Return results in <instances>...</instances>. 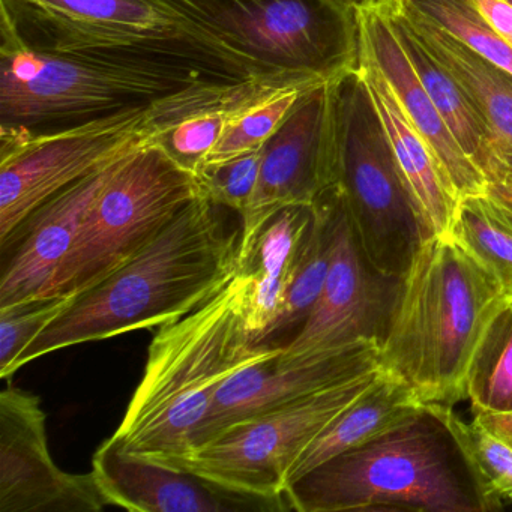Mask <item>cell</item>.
<instances>
[{
  "label": "cell",
  "mask_w": 512,
  "mask_h": 512,
  "mask_svg": "<svg viewBox=\"0 0 512 512\" xmlns=\"http://www.w3.org/2000/svg\"><path fill=\"white\" fill-rule=\"evenodd\" d=\"M491 182H503V184L512 185V152L503 157L499 170H497L496 176Z\"/></svg>",
  "instance_id": "35"
},
{
  "label": "cell",
  "mask_w": 512,
  "mask_h": 512,
  "mask_svg": "<svg viewBox=\"0 0 512 512\" xmlns=\"http://www.w3.org/2000/svg\"><path fill=\"white\" fill-rule=\"evenodd\" d=\"M241 227L220 206L194 199L133 259L71 296L65 310L26 347L14 371L89 341L176 322L205 304L235 275Z\"/></svg>",
  "instance_id": "1"
},
{
  "label": "cell",
  "mask_w": 512,
  "mask_h": 512,
  "mask_svg": "<svg viewBox=\"0 0 512 512\" xmlns=\"http://www.w3.org/2000/svg\"><path fill=\"white\" fill-rule=\"evenodd\" d=\"M467 398L473 412L512 410V302L482 337L467 379Z\"/></svg>",
  "instance_id": "27"
},
{
  "label": "cell",
  "mask_w": 512,
  "mask_h": 512,
  "mask_svg": "<svg viewBox=\"0 0 512 512\" xmlns=\"http://www.w3.org/2000/svg\"><path fill=\"white\" fill-rule=\"evenodd\" d=\"M158 119L160 98L56 130L0 128V245L56 194L152 140Z\"/></svg>",
  "instance_id": "9"
},
{
  "label": "cell",
  "mask_w": 512,
  "mask_h": 512,
  "mask_svg": "<svg viewBox=\"0 0 512 512\" xmlns=\"http://www.w3.org/2000/svg\"><path fill=\"white\" fill-rule=\"evenodd\" d=\"M337 205L338 185L323 194L314 205L313 223L302 247L286 308L266 346H272L275 341L278 346V341L286 340L287 343L292 340L313 311L328 277Z\"/></svg>",
  "instance_id": "24"
},
{
  "label": "cell",
  "mask_w": 512,
  "mask_h": 512,
  "mask_svg": "<svg viewBox=\"0 0 512 512\" xmlns=\"http://www.w3.org/2000/svg\"><path fill=\"white\" fill-rule=\"evenodd\" d=\"M359 35L394 89L398 101L439 161L460 200L488 190L487 176L470 160L446 125L410 64L379 0L358 8Z\"/></svg>",
  "instance_id": "18"
},
{
  "label": "cell",
  "mask_w": 512,
  "mask_h": 512,
  "mask_svg": "<svg viewBox=\"0 0 512 512\" xmlns=\"http://www.w3.org/2000/svg\"><path fill=\"white\" fill-rule=\"evenodd\" d=\"M121 160L56 194L0 245V310L46 299L89 206Z\"/></svg>",
  "instance_id": "16"
},
{
  "label": "cell",
  "mask_w": 512,
  "mask_h": 512,
  "mask_svg": "<svg viewBox=\"0 0 512 512\" xmlns=\"http://www.w3.org/2000/svg\"><path fill=\"white\" fill-rule=\"evenodd\" d=\"M335 80L308 88L263 146L259 179L241 215L239 251L247 250L278 212L316 205L338 184Z\"/></svg>",
  "instance_id": "12"
},
{
  "label": "cell",
  "mask_w": 512,
  "mask_h": 512,
  "mask_svg": "<svg viewBox=\"0 0 512 512\" xmlns=\"http://www.w3.org/2000/svg\"><path fill=\"white\" fill-rule=\"evenodd\" d=\"M0 35L2 127L56 130L191 86L229 82L188 65L41 52L29 47L5 16Z\"/></svg>",
  "instance_id": "6"
},
{
  "label": "cell",
  "mask_w": 512,
  "mask_h": 512,
  "mask_svg": "<svg viewBox=\"0 0 512 512\" xmlns=\"http://www.w3.org/2000/svg\"><path fill=\"white\" fill-rule=\"evenodd\" d=\"M403 278L385 277L368 262L338 188L334 244L322 293L298 334L277 361L296 364L332 350L373 340L382 346Z\"/></svg>",
  "instance_id": "13"
},
{
  "label": "cell",
  "mask_w": 512,
  "mask_h": 512,
  "mask_svg": "<svg viewBox=\"0 0 512 512\" xmlns=\"http://www.w3.org/2000/svg\"><path fill=\"white\" fill-rule=\"evenodd\" d=\"M290 511L490 512L457 439L431 410L286 488Z\"/></svg>",
  "instance_id": "4"
},
{
  "label": "cell",
  "mask_w": 512,
  "mask_h": 512,
  "mask_svg": "<svg viewBox=\"0 0 512 512\" xmlns=\"http://www.w3.org/2000/svg\"><path fill=\"white\" fill-rule=\"evenodd\" d=\"M107 502L92 472L73 475L53 460L40 397L8 386L0 394V512H95Z\"/></svg>",
  "instance_id": "14"
},
{
  "label": "cell",
  "mask_w": 512,
  "mask_h": 512,
  "mask_svg": "<svg viewBox=\"0 0 512 512\" xmlns=\"http://www.w3.org/2000/svg\"><path fill=\"white\" fill-rule=\"evenodd\" d=\"M430 407L457 439L490 511L512 503V446L475 418L463 421L448 404L431 403Z\"/></svg>",
  "instance_id": "26"
},
{
  "label": "cell",
  "mask_w": 512,
  "mask_h": 512,
  "mask_svg": "<svg viewBox=\"0 0 512 512\" xmlns=\"http://www.w3.org/2000/svg\"><path fill=\"white\" fill-rule=\"evenodd\" d=\"M509 304L496 278L452 235L422 242L380 347V368L425 404L467 398V379L488 326Z\"/></svg>",
  "instance_id": "3"
},
{
  "label": "cell",
  "mask_w": 512,
  "mask_h": 512,
  "mask_svg": "<svg viewBox=\"0 0 512 512\" xmlns=\"http://www.w3.org/2000/svg\"><path fill=\"white\" fill-rule=\"evenodd\" d=\"M71 298H46L0 310V377L7 379L16 371L26 347L67 307Z\"/></svg>",
  "instance_id": "30"
},
{
  "label": "cell",
  "mask_w": 512,
  "mask_h": 512,
  "mask_svg": "<svg viewBox=\"0 0 512 512\" xmlns=\"http://www.w3.org/2000/svg\"><path fill=\"white\" fill-rule=\"evenodd\" d=\"M334 2H338L341 5H347V7L352 8H361L364 5L371 4L374 0H334Z\"/></svg>",
  "instance_id": "36"
},
{
  "label": "cell",
  "mask_w": 512,
  "mask_h": 512,
  "mask_svg": "<svg viewBox=\"0 0 512 512\" xmlns=\"http://www.w3.org/2000/svg\"><path fill=\"white\" fill-rule=\"evenodd\" d=\"M473 418L487 430L512 446V410L509 412H473Z\"/></svg>",
  "instance_id": "33"
},
{
  "label": "cell",
  "mask_w": 512,
  "mask_h": 512,
  "mask_svg": "<svg viewBox=\"0 0 512 512\" xmlns=\"http://www.w3.org/2000/svg\"><path fill=\"white\" fill-rule=\"evenodd\" d=\"M379 2L434 106L445 119L446 125L463 151L484 172L490 182L499 166V154L487 125L482 121L463 89L428 55L427 50L416 40L415 35L404 25L403 20L389 7L388 2L386 0H379Z\"/></svg>",
  "instance_id": "23"
},
{
  "label": "cell",
  "mask_w": 512,
  "mask_h": 512,
  "mask_svg": "<svg viewBox=\"0 0 512 512\" xmlns=\"http://www.w3.org/2000/svg\"><path fill=\"white\" fill-rule=\"evenodd\" d=\"M269 73L331 80L358 67V8L334 0H173Z\"/></svg>",
  "instance_id": "11"
},
{
  "label": "cell",
  "mask_w": 512,
  "mask_h": 512,
  "mask_svg": "<svg viewBox=\"0 0 512 512\" xmlns=\"http://www.w3.org/2000/svg\"><path fill=\"white\" fill-rule=\"evenodd\" d=\"M475 4L494 32L512 47V5L508 0H475Z\"/></svg>",
  "instance_id": "32"
},
{
  "label": "cell",
  "mask_w": 512,
  "mask_h": 512,
  "mask_svg": "<svg viewBox=\"0 0 512 512\" xmlns=\"http://www.w3.org/2000/svg\"><path fill=\"white\" fill-rule=\"evenodd\" d=\"M451 235L496 278L512 302V211L490 191L460 200Z\"/></svg>",
  "instance_id": "25"
},
{
  "label": "cell",
  "mask_w": 512,
  "mask_h": 512,
  "mask_svg": "<svg viewBox=\"0 0 512 512\" xmlns=\"http://www.w3.org/2000/svg\"><path fill=\"white\" fill-rule=\"evenodd\" d=\"M434 25L512 74V47L482 16L475 0H404Z\"/></svg>",
  "instance_id": "29"
},
{
  "label": "cell",
  "mask_w": 512,
  "mask_h": 512,
  "mask_svg": "<svg viewBox=\"0 0 512 512\" xmlns=\"http://www.w3.org/2000/svg\"><path fill=\"white\" fill-rule=\"evenodd\" d=\"M325 80H307L284 86L262 100L248 107L241 116L227 128L214 151L206 158L202 167L224 163L241 155L260 151L269 139L277 133L278 128L286 121L301 95L311 86ZM200 167V169H202Z\"/></svg>",
  "instance_id": "28"
},
{
  "label": "cell",
  "mask_w": 512,
  "mask_h": 512,
  "mask_svg": "<svg viewBox=\"0 0 512 512\" xmlns=\"http://www.w3.org/2000/svg\"><path fill=\"white\" fill-rule=\"evenodd\" d=\"M425 409L427 404L409 383L379 368L371 385L299 455L286 488L325 461L395 430Z\"/></svg>",
  "instance_id": "22"
},
{
  "label": "cell",
  "mask_w": 512,
  "mask_h": 512,
  "mask_svg": "<svg viewBox=\"0 0 512 512\" xmlns=\"http://www.w3.org/2000/svg\"><path fill=\"white\" fill-rule=\"evenodd\" d=\"M379 368L238 422L200 443L190 454L160 464L193 473L235 493L280 503L290 511L286 485L293 463L371 385Z\"/></svg>",
  "instance_id": "10"
},
{
  "label": "cell",
  "mask_w": 512,
  "mask_h": 512,
  "mask_svg": "<svg viewBox=\"0 0 512 512\" xmlns=\"http://www.w3.org/2000/svg\"><path fill=\"white\" fill-rule=\"evenodd\" d=\"M338 188L370 265L403 278L424 242L382 119L359 67L335 80Z\"/></svg>",
  "instance_id": "8"
},
{
  "label": "cell",
  "mask_w": 512,
  "mask_h": 512,
  "mask_svg": "<svg viewBox=\"0 0 512 512\" xmlns=\"http://www.w3.org/2000/svg\"><path fill=\"white\" fill-rule=\"evenodd\" d=\"M2 16L41 52L188 65L229 82L281 76L173 0H2Z\"/></svg>",
  "instance_id": "5"
},
{
  "label": "cell",
  "mask_w": 512,
  "mask_h": 512,
  "mask_svg": "<svg viewBox=\"0 0 512 512\" xmlns=\"http://www.w3.org/2000/svg\"><path fill=\"white\" fill-rule=\"evenodd\" d=\"M92 475L107 505L137 512L286 511L280 503L226 490L184 470L136 457L106 439Z\"/></svg>",
  "instance_id": "17"
},
{
  "label": "cell",
  "mask_w": 512,
  "mask_h": 512,
  "mask_svg": "<svg viewBox=\"0 0 512 512\" xmlns=\"http://www.w3.org/2000/svg\"><path fill=\"white\" fill-rule=\"evenodd\" d=\"M380 347L377 341H359L296 364H280L277 361L280 352L272 358L241 368L215 394L196 446L238 422L377 370L380 367Z\"/></svg>",
  "instance_id": "15"
},
{
  "label": "cell",
  "mask_w": 512,
  "mask_h": 512,
  "mask_svg": "<svg viewBox=\"0 0 512 512\" xmlns=\"http://www.w3.org/2000/svg\"><path fill=\"white\" fill-rule=\"evenodd\" d=\"M358 67L382 119L398 169L418 214L424 241L451 235L460 197L449 184L430 146L410 122L361 35Z\"/></svg>",
  "instance_id": "19"
},
{
  "label": "cell",
  "mask_w": 512,
  "mask_h": 512,
  "mask_svg": "<svg viewBox=\"0 0 512 512\" xmlns=\"http://www.w3.org/2000/svg\"><path fill=\"white\" fill-rule=\"evenodd\" d=\"M313 215L314 205L283 209L247 250L238 251L236 275L245 286L247 329L259 346L268 343L283 316Z\"/></svg>",
  "instance_id": "20"
},
{
  "label": "cell",
  "mask_w": 512,
  "mask_h": 512,
  "mask_svg": "<svg viewBox=\"0 0 512 512\" xmlns=\"http://www.w3.org/2000/svg\"><path fill=\"white\" fill-rule=\"evenodd\" d=\"M281 349L251 338L245 286L235 271L205 304L160 326L142 380L110 439L122 451L155 463L190 454L220 386Z\"/></svg>",
  "instance_id": "2"
},
{
  "label": "cell",
  "mask_w": 512,
  "mask_h": 512,
  "mask_svg": "<svg viewBox=\"0 0 512 512\" xmlns=\"http://www.w3.org/2000/svg\"><path fill=\"white\" fill-rule=\"evenodd\" d=\"M488 191L493 194L494 197L505 203L512 211V185L503 184V182H491L488 185Z\"/></svg>",
  "instance_id": "34"
},
{
  "label": "cell",
  "mask_w": 512,
  "mask_h": 512,
  "mask_svg": "<svg viewBox=\"0 0 512 512\" xmlns=\"http://www.w3.org/2000/svg\"><path fill=\"white\" fill-rule=\"evenodd\" d=\"M202 196L196 173L149 140L125 155L89 206L46 298H71L109 277Z\"/></svg>",
  "instance_id": "7"
},
{
  "label": "cell",
  "mask_w": 512,
  "mask_h": 512,
  "mask_svg": "<svg viewBox=\"0 0 512 512\" xmlns=\"http://www.w3.org/2000/svg\"><path fill=\"white\" fill-rule=\"evenodd\" d=\"M386 2L428 55L463 89L490 130L499 154V170L503 157L512 152V74L434 25L404 0Z\"/></svg>",
  "instance_id": "21"
},
{
  "label": "cell",
  "mask_w": 512,
  "mask_h": 512,
  "mask_svg": "<svg viewBox=\"0 0 512 512\" xmlns=\"http://www.w3.org/2000/svg\"><path fill=\"white\" fill-rule=\"evenodd\" d=\"M260 161L262 149L202 167L196 173L202 196L220 208L244 214L259 179Z\"/></svg>",
  "instance_id": "31"
}]
</instances>
